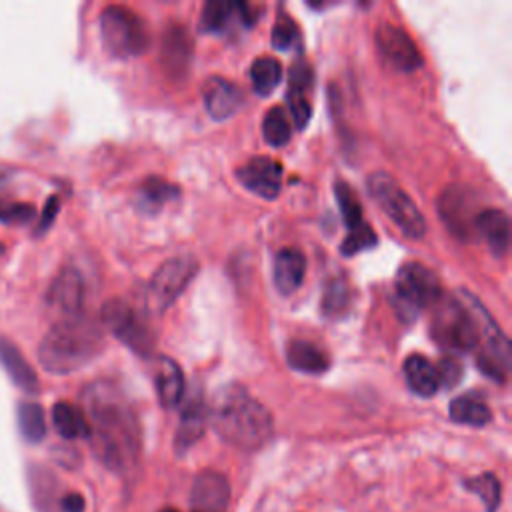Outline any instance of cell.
<instances>
[{
  "mask_svg": "<svg viewBox=\"0 0 512 512\" xmlns=\"http://www.w3.org/2000/svg\"><path fill=\"white\" fill-rule=\"evenodd\" d=\"M82 404L98 460L110 470H128L140 450V426L128 398L116 384L96 380L84 388Z\"/></svg>",
  "mask_w": 512,
  "mask_h": 512,
  "instance_id": "1",
  "label": "cell"
},
{
  "mask_svg": "<svg viewBox=\"0 0 512 512\" xmlns=\"http://www.w3.org/2000/svg\"><path fill=\"white\" fill-rule=\"evenodd\" d=\"M208 422L224 442L242 450L260 448L272 434L268 408L240 384H230L216 394L208 408Z\"/></svg>",
  "mask_w": 512,
  "mask_h": 512,
  "instance_id": "2",
  "label": "cell"
},
{
  "mask_svg": "<svg viewBox=\"0 0 512 512\" xmlns=\"http://www.w3.org/2000/svg\"><path fill=\"white\" fill-rule=\"evenodd\" d=\"M104 348L102 328L84 314L60 318L44 334L38 360L50 374H70L90 364Z\"/></svg>",
  "mask_w": 512,
  "mask_h": 512,
  "instance_id": "3",
  "label": "cell"
},
{
  "mask_svg": "<svg viewBox=\"0 0 512 512\" xmlns=\"http://www.w3.org/2000/svg\"><path fill=\"white\" fill-rule=\"evenodd\" d=\"M430 334L448 352L476 350L482 342V330L472 306V294L462 290L456 298L442 296L434 304Z\"/></svg>",
  "mask_w": 512,
  "mask_h": 512,
  "instance_id": "4",
  "label": "cell"
},
{
  "mask_svg": "<svg viewBox=\"0 0 512 512\" xmlns=\"http://www.w3.org/2000/svg\"><path fill=\"white\" fill-rule=\"evenodd\" d=\"M100 38L106 52L114 58L138 56L150 44L142 18L120 4H110L100 12Z\"/></svg>",
  "mask_w": 512,
  "mask_h": 512,
  "instance_id": "5",
  "label": "cell"
},
{
  "mask_svg": "<svg viewBox=\"0 0 512 512\" xmlns=\"http://www.w3.org/2000/svg\"><path fill=\"white\" fill-rule=\"evenodd\" d=\"M368 192L378 208L412 240L426 234V220L416 202L404 192L398 182L386 172H372L366 180Z\"/></svg>",
  "mask_w": 512,
  "mask_h": 512,
  "instance_id": "6",
  "label": "cell"
},
{
  "mask_svg": "<svg viewBox=\"0 0 512 512\" xmlns=\"http://www.w3.org/2000/svg\"><path fill=\"white\" fill-rule=\"evenodd\" d=\"M394 296L400 316L412 318L422 308L434 306L444 294L438 276L420 262H406L398 268Z\"/></svg>",
  "mask_w": 512,
  "mask_h": 512,
  "instance_id": "7",
  "label": "cell"
},
{
  "mask_svg": "<svg viewBox=\"0 0 512 512\" xmlns=\"http://www.w3.org/2000/svg\"><path fill=\"white\" fill-rule=\"evenodd\" d=\"M196 272L198 260L194 256H172L164 260L148 282L146 306L154 314H162L184 292Z\"/></svg>",
  "mask_w": 512,
  "mask_h": 512,
  "instance_id": "8",
  "label": "cell"
},
{
  "mask_svg": "<svg viewBox=\"0 0 512 512\" xmlns=\"http://www.w3.org/2000/svg\"><path fill=\"white\" fill-rule=\"evenodd\" d=\"M102 324L130 350L148 356L154 348V336L144 318L124 300L112 298L102 306Z\"/></svg>",
  "mask_w": 512,
  "mask_h": 512,
  "instance_id": "9",
  "label": "cell"
},
{
  "mask_svg": "<svg viewBox=\"0 0 512 512\" xmlns=\"http://www.w3.org/2000/svg\"><path fill=\"white\" fill-rule=\"evenodd\" d=\"M480 210L476 194L466 186H448L438 200L442 222L460 240H470L474 236V220Z\"/></svg>",
  "mask_w": 512,
  "mask_h": 512,
  "instance_id": "10",
  "label": "cell"
},
{
  "mask_svg": "<svg viewBox=\"0 0 512 512\" xmlns=\"http://www.w3.org/2000/svg\"><path fill=\"white\" fill-rule=\"evenodd\" d=\"M376 48L384 62L400 72H414L422 66V54L406 30L384 22L376 28Z\"/></svg>",
  "mask_w": 512,
  "mask_h": 512,
  "instance_id": "11",
  "label": "cell"
},
{
  "mask_svg": "<svg viewBox=\"0 0 512 512\" xmlns=\"http://www.w3.org/2000/svg\"><path fill=\"white\" fill-rule=\"evenodd\" d=\"M282 174H284V168L278 160L268 156H258L248 160L244 166H240L236 172V178L246 190L266 200H274L282 188Z\"/></svg>",
  "mask_w": 512,
  "mask_h": 512,
  "instance_id": "12",
  "label": "cell"
},
{
  "mask_svg": "<svg viewBox=\"0 0 512 512\" xmlns=\"http://www.w3.org/2000/svg\"><path fill=\"white\" fill-rule=\"evenodd\" d=\"M86 288L82 274L76 268H64L60 274L52 280L48 292H46V304L58 312L62 318L78 316L82 314Z\"/></svg>",
  "mask_w": 512,
  "mask_h": 512,
  "instance_id": "13",
  "label": "cell"
},
{
  "mask_svg": "<svg viewBox=\"0 0 512 512\" xmlns=\"http://www.w3.org/2000/svg\"><path fill=\"white\" fill-rule=\"evenodd\" d=\"M230 500L228 480L214 470L200 472L190 490L192 512H226Z\"/></svg>",
  "mask_w": 512,
  "mask_h": 512,
  "instance_id": "14",
  "label": "cell"
},
{
  "mask_svg": "<svg viewBox=\"0 0 512 512\" xmlns=\"http://www.w3.org/2000/svg\"><path fill=\"white\" fill-rule=\"evenodd\" d=\"M238 18L242 24L252 26L256 22V8L248 2H226V0H208L200 14V30L210 34H220L230 24V20Z\"/></svg>",
  "mask_w": 512,
  "mask_h": 512,
  "instance_id": "15",
  "label": "cell"
},
{
  "mask_svg": "<svg viewBox=\"0 0 512 512\" xmlns=\"http://www.w3.org/2000/svg\"><path fill=\"white\" fill-rule=\"evenodd\" d=\"M202 100H204V108L210 118L226 120L232 114H236V110L240 108L242 90L232 80L212 76L204 82Z\"/></svg>",
  "mask_w": 512,
  "mask_h": 512,
  "instance_id": "16",
  "label": "cell"
},
{
  "mask_svg": "<svg viewBox=\"0 0 512 512\" xmlns=\"http://www.w3.org/2000/svg\"><path fill=\"white\" fill-rule=\"evenodd\" d=\"M474 236H482L496 258L506 256L510 246V218L500 208H482L474 220Z\"/></svg>",
  "mask_w": 512,
  "mask_h": 512,
  "instance_id": "17",
  "label": "cell"
},
{
  "mask_svg": "<svg viewBox=\"0 0 512 512\" xmlns=\"http://www.w3.org/2000/svg\"><path fill=\"white\" fill-rule=\"evenodd\" d=\"M290 84L286 92V102L290 108V114L296 122V126L302 130L306 128L310 116H312V104H310V86H312V70L306 62H296L290 68Z\"/></svg>",
  "mask_w": 512,
  "mask_h": 512,
  "instance_id": "18",
  "label": "cell"
},
{
  "mask_svg": "<svg viewBox=\"0 0 512 512\" xmlns=\"http://www.w3.org/2000/svg\"><path fill=\"white\" fill-rule=\"evenodd\" d=\"M154 386L158 400L164 408H176L184 398V374L178 362L168 356H158L154 368Z\"/></svg>",
  "mask_w": 512,
  "mask_h": 512,
  "instance_id": "19",
  "label": "cell"
},
{
  "mask_svg": "<svg viewBox=\"0 0 512 512\" xmlns=\"http://www.w3.org/2000/svg\"><path fill=\"white\" fill-rule=\"evenodd\" d=\"M0 364L6 370V374L10 376V380L20 390H24L28 394H36L40 390L38 376H36L34 368L22 356L20 348L14 342H10L8 338H4V336H0Z\"/></svg>",
  "mask_w": 512,
  "mask_h": 512,
  "instance_id": "20",
  "label": "cell"
},
{
  "mask_svg": "<svg viewBox=\"0 0 512 512\" xmlns=\"http://www.w3.org/2000/svg\"><path fill=\"white\" fill-rule=\"evenodd\" d=\"M306 270V258L304 254L294 248L286 246L276 252L274 256V286L280 294H292L300 288L304 280Z\"/></svg>",
  "mask_w": 512,
  "mask_h": 512,
  "instance_id": "21",
  "label": "cell"
},
{
  "mask_svg": "<svg viewBox=\"0 0 512 512\" xmlns=\"http://www.w3.org/2000/svg\"><path fill=\"white\" fill-rule=\"evenodd\" d=\"M190 56H192V42L186 28L170 26L162 42V64L166 72L174 78L184 76L190 64Z\"/></svg>",
  "mask_w": 512,
  "mask_h": 512,
  "instance_id": "22",
  "label": "cell"
},
{
  "mask_svg": "<svg viewBox=\"0 0 512 512\" xmlns=\"http://www.w3.org/2000/svg\"><path fill=\"white\" fill-rule=\"evenodd\" d=\"M208 424V408L202 402V398H192L186 402L182 416H180V424L174 436V446L178 452H184L186 448H190L204 432Z\"/></svg>",
  "mask_w": 512,
  "mask_h": 512,
  "instance_id": "23",
  "label": "cell"
},
{
  "mask_svg": "<svg viewBox=\"0 0 512 512\" xmlns=\"http://www.w3.org/2000/svg\"><path fill=\"white\" fill-rule=\"evenodd\" d=\"M404 378H406L410 390L416 392L418 396H424V398L434 396L440 388L434 364L418 352L410 354L404 360Z\"/></svg>",
  "mask_w": 512,
  "mask_h": 512,
  "instance_id": "24",
  "label": "cell"
},
{
  "mask_svg": "<svg viewBox=\"0 0 512 512\" xmlns=\"http://www.w3.org/2000/svg\"><path fill=\"white\" fill-rule=\"evenodd\" d=\"M286 360L294 370L304 374H322L330 366L328 354L308 340H292L286 348Z\"/></svg>",
  "mask_w": 512,
  "mask_h": 512,
  "instance_id": "25",
  "label": "cell"
},
{
  "mask_svg": "<svg viewBox=\"0 0 512 512\" xmlns=\"http://www.w3.org/2000/svg\"><path fill=\"white\" fill-rule=\"evenodd\" d=\"M180 196V188L164 178L158 176H150L146 178L136 194V204L140 208V212L144 214H154L158 210H162L164 204L176 200Z\"/></svg>",
  "mask_w": 512,
  "mask_h": 512,
  "instance_id": "26",
  "label": "cell"
},
{
  "mask_svg": "<svg viewBox=\"0 0 512 512\" xmlns=\"http://www.w3.org/2000/svg\"><path fill=\"white\" fill-rule=\"evenodd\" d=\"M52 424L56 432L64 440H78V438H88L90 428L88 420L82 408H78L72 402H56L52 406Z\"/></svg>",
  "mask_w": 512,
  "mask_h": 512,
  "instance_id": "27",
  "label": "cell"
},
{
  "mask_svg": "<svg viewBox=\"0 0 512 512\" xmlns=\"http://www.w3.org/2000/svg\"><path fill=\"white\" fill-rule=\"evenodd\" d=\"M450 418L458 424L484 426L492 420V412L484 400L472 394H464L450 402Z\"/></svg>",
  "mask_w": 512,
  "mask_h": 512,
  "instance_id": "28",
  "label": "cell"
},
{
  "mask_svg": "<svg viewBox=\"0 0 512 512\" xmlns=\"http://www.w3.org/2000/svg\"><path fill=\"white\" fill-rule=\"evenodd\" d=\"M250 80H252V90L258 96L266 98L276 90V86L282 80V64L276 58L260 56L250 66Z\"/></svg>",
  "mask_w": 512,
  "mask_h": 512,
  "instance_id": "29",
  "label": "cell"
},
{
  "mask_svg": "<svg viewBox=\"0 0 512 512\" xmlns=\"http://www.w3.org/2000/svg\"><path fill=\"white\" fill-rule=\"evenodd\" d=\"M350 282L344 274H334L326 286H324V294H322V314L336 318L340 314H344L350 306Z\"/></svg>",
  "mask_w": 512,
  "mask_h": 512,
  "instance_id": "30",
  "label": "cell"
},
{
  "mask_svg": "<svg viewBox=\"0 0 512 512\" xmlns=\"http://www.w3.org/2000/svg\"><path fill=\"white\" fill-rule=\"evenodd\" d=\"M18 428L28 442H40L46 436V416L38 402L18 404Z\"/></svg>",
  "mask_w": 512,
  "mask_h": 512,
  "instance_id": "31",
  "label": "cell"
},
{
  "mask_svg": "<svg viewBox=\"0 0 512 512\" xmlns=\"http://www.w3.org/2000/svg\"><path fill=\"white\" fill-rule=\"evenodd\" d=\"M334 196H336V202L340 206V212H342V218H344V224L348 230H354L360 224H364L362 204H360L358 196L354 194V190L344 180L334 182Z\"/></svg>",
  "mask_w": 512,
  "mask_h": 512,
  "instance_id": "32",
  "label": "cell"
},
{
  "mask_svg": "<svg viewBox=\"0 0 512 512\" xmlns=\"http://www.w3.org/2000/svg\"><path fill=\"white\" fill-rule=\"evenodd\" d=\"M290 122L286 112L280 106H274L266 112L262 120V136L270 146H284L290 140Z\"/></svg>",
  "mask_w": 512,
  "mask_h": 512,
  "instance_id": "33",
  "label": "cell"
},
{
  "mask_svg": "<svg viewBox=\"0 0 512 512\" xmlns=\"http://www.w3.org/2000/svg\"><path fill=\"white\" fill-rule=\"evenodd\" d=\"M466 488L474 494L480 496V500L488 506V512H494L498 508V502H500V484L496 480L494 474H482V476H476V478H470L464 482Z\"/></svg>",
  "mask_w": 512,
  "mask_h": 512,
  "instance_id": "34",
  "label": "cell"
},
{
  "mask_svg": "<svg viewBox=\"0 0 512 512\" xmlns=\"http://www.w3.org/2000/svg\"><path fill=\"white\" fill-rule=\"evenodd\" d=\"M270 42L276 50H290L300 44V30L288 14H280L270 34Z\"/></svg>",
  "mask_w": 512,
  "mask_h": 512,
  "instance_id": "35",
  "label": "cell"
},
{
  "mask_svg": "<svg viewBox=\"0 0 512 512\" xmlns=\"http://www.w3.org/2000/svg\"><path fill=\"white\" fill-rule=\"evenodd\" d=\"M372 246H376V234H374L372 226L364 222L358 228L348 230V234H346V238L340 246V252L344 256H354V254H358L366 248H372Z\"/></svg>",
  "mask_w": 512,
  "mask_h": 512,
  "instance_id": "36",
  "label": "cell"
},
{
  "mask_svg": "<svg viewBox=\"0 0 512 512\" xmlns=\"http://www.w3.org/2000/svg\"><path fill=\"white\" fill-rule=\"evenodd\" d=\"M36 216V208L28 202H0V222L6 224H26Z\"/></svg>",
  "mask_w": 512,
  "mask_h": 512,
  "instance_id": "37",
  "label": "cell"
},
{
  "mask_svg": "<svg viewBox=\"0 0 512 512\" xmlns=\"http://www.w3.org/2000/svg\"><path fill=\"white\" fill-rule=\"evenodd\" d=\"M436 368V376H438V384L442 386H456L462 378V364L456 356H442L440 362L434 366Z\"/></svg>",
  "mask_w": 512,
  "mask_h": 512,
  "instance_id": "38",
  "label": "cell"
},
{
  "mask_svg": "<svg viewBox=\"0 0 512 512\" xmlns=\"http://www.w3.org/2000/svg\"><path fill=\"white\" fill-rule=\"evenodd\" d=\"M60 508H62V512H84L86 504L78 492H68L66 496H62Z\"/></svg>",
  "mask_w": 512,
  "mask_h": 512,
  "instance_id": "39",
  "label": "cell"
},
{
  "mask_svg": "<svg viewBox=\"0 0 512 512\" xmlns=\"http://www.w3.org/2000/svg\"><path fill=\"white\" fill-rule=\"evenodd\" d=\"M58 206H60V200L56 196H52L48 202H46V208L42 212V218H40V232H44L46 228H50L52 220L56 218L58 214Z\"/></svg>",
  "mask_w": 512,
  "mask_h": 512,
  "instance_id": "40",
  "label": "cell"
},
{
  "mask_svg": "<svg viewBox=\"0 0 512 512\" xmlns=\"http://www.w3.org/2000/svg\"><path fill=\"white\" fill-rule=\"evenodd\" d=\"M162 512H174V510H170V508H168V510H162Z\"/></svg>",
  "mask_w": 512,
  "mask_h": 512,
  "instance_id": "41",
  "label": "cell"
}]
</instances>
